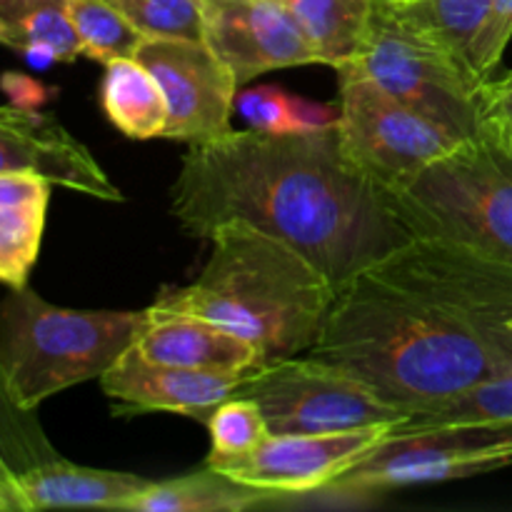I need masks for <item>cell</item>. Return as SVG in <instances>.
<instances>
[{
	"instance_id": "6da1fadb",
	"label": "cell",
	"mask_w": 512,
	"mask_h": 512,
	"mask_svg": "<svg viewBox=\"0 0 512 512\" xmlns=\"http://www.w3.org/2000/svg\"><path fill=\"white\" fill-rule=\"evenodd\" d=\"M510 318L512 265L415 235L338 290L305 355L413 415L512 370Z\"/></svg>"
},
{
	"instance_id": "7a4b0ae2",
	"label": "cell",
	"mask_w": 512,
	"mask_h": 512,
	"mask_svg": "<svg viewBox=\"0 0 512 512\" xmlns=\"http://www.w3.org/2000/svg\"><path fill=\"white\" fill-rule=\"evenodd\" d=\"M170 215L203 240L245 220L313 260L335 290L415 238L390 190L350 158L338 123L313 133L230 130L190 145Z\"/></svg>"
},
{
	"instance_id": "3957f363",
	"label": "cell",
	"mask_w": 512,
	"mask_h": 512,
	"mask_svg": "<svg viewBox=\"0 0 512 512\" xmlns=\"http://www.w3.org/2000/svg\"><path fill=\"white\" fill-rule=\"evenodd\" d=\"M208 240L210 255L198 278L180 288H163L153 308L223 325L253 343L265 365L308 353L338 298L328 275L245 220L218 225Z\"/></svg>"
},
{
	"instance_id": "277c9868",
	"label": "cell",
	"mask_w": 512,
	"mask_h": 512,
	"mask_svg": "<svg viewBox=\"0 0 512 512\" xmlns=\"http://www.w3.org/2000/svg\"><path fill=\"white\" fill-rule=\"evenodd\" d=\"M145 310H73L40 298L30 285L0 300V368L25 413L100 375L135 343Z\"/></svg>"
},
{
	"instance_id": "5b68a950",
	"label": "cell",
	"mask_w": 512,
	"mask_h": 512,
	"mask_svg": "<svg viewBox=\"0 0 512 512\" xmlns=\"http://www.w3.org/2000/svg\"><path fill=\"white\" fill-rule=\"evenodd\" d=\"M390 195L413 235L453 240L512 265V155L498 145L463 140Z\"/></svg>"
},
{
	"instance_id": "8992f818",
	"label": "cell",
	"mask_w": 512,
	"mask_h": 512,
	"mask_svg": "<svg viewBox=\"0 0 512 512\" xmlns=\"http://www.w3.org/2000/svg\"><path fill=\"white\" fill-rule=\"evenodd\" d=\"M350 68L458 138H478L483 80L463 55L413 23L395 0H375L368 35Z\"/></svg>"
},
{
	"instance_id": "52a82bcc",
	"label": "cell",
	"mask_w": 512,
	"mask_h": 512,
	"mask_svg": "<svg viewBox=\"0 0 512 512\" xmlns=\"http://www.w3.org/2000/svg\"><path fill=\"white\" fill-rule=\"evenodd\" d=\"M512 465V423H450L433 428L395 425L330 490L373 493L403 485L448 483Z\"/></svg>"
},
{
	"instance_id": "ba28073f",
	"label": "cell",
	"mask_w": 512,
	"mask_h": 512,
	"mask_svg": "<svg viewBox=\"0 0 512 512\" xmlns=\"http://www.w3.org/2000/svg\"><path fill=\"white\" fill-rule=\"evenodd\" d=\"M238 395L258 403L273 435L338 433L398 425L408 418L363 380L310 355L263 365L245 380Z\"/></svg>"
},
{
	"instance_id": "9c48e42d",
	"label": "cell",
	"mask_w": 512,
	"mask_h": 512,
	"mask_svg": "<svg viewBox=\"0 0 512 512\" xmlns=\"http://www.w3.org/2000/svg\"><path fill=\"white\" fill-rule=\"evenodd\" d=\"M338 133L350 158L388 190L463 143L355 68L340 70Z\"/></svg>"
},
{
	"instance_id": "30bf717a",
	"label": "cell",
	"mask_w": 512,
	"mask_h": 512,
	"mask_svg": "<svg viewBox=\"0 0 512 512\" xmlns=\"http://www.w3.org/2000/svg\"><path fill=\"white\" fill-rule=\"evenodd\" d=\"M135 58L153 73L168 105L163 138L210 143L233 130L238 80L203 43L190 38H145Z\"/></svg>"
},
{
	"instance_id": "8fae6325",
	"label": "cell",
	"mask_w": 512,
	"mask_h": 512,
	"mask_svg": "<svg viewBox=\"0 0 512 512\" xmlns=\"http://www.w3.org/2000/svg\"><path fill=\"white\" fill-rule=\"evenodd\" d=\"M203 43L238 85L270 70L320 63L283 0H203Z\"/></svg>"
},
{
	"instance_id": "7c38bea8",
	"label": "cell",
	"mask_w": 512,
	"mask_h": 512,
	"mask_svg": "<svg viewBox=\"0 0 512 512\" xmlns=\"http://www.w3.org/2000/svg\"><path fill=\"white\" fill-rule=\"evenodd\" d=\"M393 428L395 425H368L338 433H270L248 458L220 473L278 495L315 493L330 488Z\"/></svg>"
},
{
	"instance_id": "4fadbf2b",
	"label": "cell",
	"mask_w": 512,
	"mask_h": 512,
	"mask_svg": "<svg viewBox=\"0 0 512 512\" xmlns=\"http://www.w3.org/2000/svg\"><path fill=\"white\" fill-rule=\"evenodd\" d=\"M0 173H35L105 203L125 200L103 165L58 118L18 103L0 105Z\"/></svg>"
},
{
	"instance_id": "5bb4252c",
	"label": "cell",
	"mask_w": 512,
	"mask_h": 512,
	"mask_svg": "<svg viewBox=\"0 0 512 512\" xmlns=\"http://www.w3.org/2000/svg\"><path fill=\"white\" fill-rule=\"evenodd\" d=\"M253 373H208L148 360L135 343L100 375V388L113 403L115 415L175 413L210 418L220 403L235 398Z\"/></svg>"
},
{
	"instance_id": "9a60e30c",
	"label": "cell",
	"mask_w": 512,
	"mask_h": 512,
	"mask_svg": "<svg viewBox=\"0 0 512 512\" xmlns=\"http://www.w3.org/2000/svg\"><path fill=\"white\" fill-rule=\"evenodd\" d=\"M135 348L155 363L208 373H255L265 365L253 343L223 325L153 305L145 308V323L135 338Z\"/></svg>"
},
{
	"instance_id": "2e32d148",
	"label": "cell",
	"mask_w": 512,
	"mask_h": 512,
	"mask_svg": "<svg viewBox=\"0 0 512 512\" xmlns=\"http://www.w3.org/2000/svg\"><path fill=\"white\" fill-rule=\"evenodd\" d=\"M153 480L120 470L85 468L53 458L15 478L25 512L35 510H123L150 488Z\"/></svg>"
},
{
	"instance_id": "e0dca14e",
	"label": "cell",
	"mask_w": 512,
	"mask_h": 512,
	"mask_svg": "<svg viewBox=\"0 0 512 512\" xmlns=\"http://www.w3.org/2000/svg\"><path fill=\"white\" fill-rule=\"evenodd\" d=\"M48 178L35 173H0V283L28 285L43 245L50 205Z\"/></svg>"
},
{
	"instance_id": "ac0fdd59",
	"label": "cell",
	"mask_w": 512,
	"mask_h": 512,
	"mask_svg": "<svg viewBox=\"0 0 512 512\" xmlns=\"http://www.w3.org/2000/svg\"><path fill=\"white\" fill-rule=\"evenodd\" d=\"M283 495L253 488L205 465L200 473L150 483L128 512H245L273 505Z\"/></svg>"
},
{
	"instance_id": "d6986e66",
	"label": "cell",
	"mask_w": 512,
	"mask_h": 512,
	"mask_svg": "<svg viewBox=\"0 0 512 512\" xmlns=\"http://www.w3.org/2000/svg\"><path fill=\"white\" fill-rule=\"evenodd\" d=\"M100 105L110 123L130 140L163 138L168 105L158 80L135 55L105 63Z\"/></svg>"
},
{
	"instance_id": "ffe728a7",
	"label": "cell",
	"mask_w": 512,
	"mask_h": 512,
	"mask_svg": "<svg viewBox=\"0 0 512 512\" xmlns=\"http://www.w3.org/2000/svg\"><path fill=\"white\" fill-rule=\"evenodd\" d=\"M320 65L340 70L358 58L373 18L375 0H283Z\"/></svg>"
},
{
	"instance_id": "44dd1931",
	"label": "cell",
	"mask_w": 512,
	"mask_h": 512,
	"mask_svg": "<svg viewBox=\"0 0 512 512\" xmlns=\"http://www.w3.org/2000/svg\"><path fill=\"white\" fill-rule=\"evenodd\" d=\"M0 25L3 45L18 53L48 48L58 55L60 63L83 58L68 0H0Z\"/></svg>"
},
{
	"instance_id": "7402d4cb",
	"label": "cell",
	"mask_w": 512,
	"mask_h": 512,
	"mask_svg": "<svg viewBox=\"0 0 512 512\" xmlns=\"http://www.w3.org/2000/svg\"><path fill=\"white\" fill-rule=\"evenodd\" d=\"M68 10L83 58L103 65L115 58H130L145 40V35L108 0H68Z\"/></svg>"
},
{
	"instance_id": "603a6c76",
	"label": "cell",
	"mask_w": 512,
	"mask_h": 512,
	"mask_svg": "<svg viewBox=\"0 0 512 512\" xmlns=\"http://www.w3.org/2000/svg\"><path fill=\"white\" fill-rule=\"evenodd\" d=\"M450 423H512V370L408 415L400 428H433Z\"/></svg>"
},
{
	"instance_id": "cb8c5ba5",
	"label": "cell",
	"mask_w": 512,
	"mask_h": 512,
	"mask_svg": "<svg viewBox=\"0 0 512 512\" xmlns=\"http://www.w3.org/2000/svg\"><path fill=\"white\" fill-rule=\"evenodd\" d=\"M205 425L210 433V453L205 465L215 470H225L248 458L270 435L263 410L243 395H235V398L220 403L205 420Z\"/></svg>"
},
{
	"instance_id": "d4e9b609",
	"label": "cell",
	"mask_w": 512,
	"mask_h": 512,
	"mask_svg": "<svg viewBox=\"0 0 512 512\" xmlns=\"http://www.w3.org/2000/svg\"><path fill=\"white\" fill-rule=\"evenodd\" d=\"M413 23L428 30L470 65V48L488 18L490 0H395ZM475 73V70H473Z\"/></svg>"
},
{
	"instance_id": "484cf974",
	"label": "cell",
	"mask_w": 512,
	"mask_h": 512,
	"mask_svg": "<svg viewBox=\"0 0 512 512\" xmlns=\"http://www.w3.org/2000/svg\"><path fill=\"white\" fill-rule=\"evenodd\" d=\"M0 453L15 473V478L25 470L35 468V465L60 458L40 430L33 413H25L13 403L8 385H5L3 368H0Z\"/></svg>"
},
{
	"instance_id": "4316f807",
	"label": "cell",
	"mask_w": 512,
	"mask_h": 512,
	"mask_svg": "<svg viewBox=\"0 0 512 512\" xmlns=\"http://www.w3.org/2000/svg\"><path fill=\"white\" fill-rule=\"evenodd\" d=\"M145 38L203 40V0H108Z\"/></svg>"
},
{
	"instance_id": "83f0119b",
	"label": "cell",
	"mask_w": 512,
	"mask_h": 512,
	"mask_svg": "<svg viewBox=\"0 0 512 512\" xmlns=\"http://www.w3.org/2000/svg\"><path fill=\"white\" fill-rule=\"evenodd\" d=\"M478 138L512 155V70L503 78H488L478 90Z\"/></svg>"
},
{
	"instance_id": "f1b7e54d",
	"label": "cell",
	"mask_w": 512,
	"mask_h": 512,
	"mask_svg": "<svg viewBox=\"0 0 512 512\" xmlns=\"http://www.w3.org/2000/svg\"><path fill=\"white\" fill-rule=\"evenodd\" d=\"M512 40V0H490L488 18L470 48V68L480 80L493 78Z\"/></svg>"
},
{
	"instance_id": "f546056e",
	"label": "cell",
	"mask_w": 512,
	"mask_h": 512,
	"mask_svg": "<svg viewBox=\"0 0 512 512\" xmlns=\"http://www.w3.org/2000/svg\"><path fill=\"white\" fill-rule=\"evenodd\" d=\"M235 110L263 133H293L290 95L278 85H258L235 95Z\"/></svg>"
},
{
	"instance_id": "4dcf8cb0",
	"label": "cell",
	"mask_w": 512,
	"mask_h": 512,
	"mask_svg": "<svg viewBox=\"0 0 512 512\" xmlns=\"http://www.w3.org/2000/svg\"><path fill=\"white\" fill-rule=\"evenodd\" d=\"M290 120H293V133H313V130L333 128L338 123V108L290 95Z\"/></svg>"
},
{
	"instance_id": "1f68e13d",
	"label": "cell",
	"mask_w": 512,
	"mask_h": 512,
	"mask_svg": "<svg viewBox=\"0 0 512 512\" xmlns=\"http://www.w3.org/2000/svg\"><path fill=\"white\" fill-rule=\"evenodd\" d=\"M0 512H25L15 483H3L0 480Z\"/></svg>"
},
{
	"instance_id": "d6a6232c",
	"label": "cell",
	"mask_w": 512,
	"mask_h": 512,
	"mask_svg": "<svg viewBox=\"0 0 512 512\" xmlns=\"http://www.w3.org/2000/svg\"><path fill=\"white\" fill-rule=\"evenodd\" d=\"M0 480H3V483H15V473L10 470V465L5 463L3 453H0Z\"/></svg>"
},
{
	"instance_id": "836d02e7",
	"label": "cell",
	"mask_w": 512,
	"mask_h": 512,
	"mask_svg": "<svg viewBox=\"0 0 512 512\" xmlns=\"http://www.w3.org/2000/svg\"><path fill=\"white\" fill-rule=\"evenodd\" d=\"M0 43H3V25H0Z\"/></svg>"
},
{
	"instance_id": "e575fe53",
	"label": "cell",
	"mask_w": 512,
	"mask_h": 512,
	"mask_svg": "<svg viewBox=\"0 0 512 512\" xmlns=\"http://www.w3.org/2000/svg\"><path fill=\"white\" fill-rule=\"evenodd\" d=\"M508 325H510V328H512V318H510V320H508Z\"/></svg>"
},
{
	"instance_id": "d590c367",
	"label": "cell",
	"mask_w": 512,
	"mask_h": 512,
	"mask_svg": "<svg viewBox=\"0 0 512 512\" xmlns=\"http://www.w3.org/2000/svg\"><path fill=\"white\" fill-rule=\"evenodd\" d=\"M400 3H405V0H400Z\"/></svg>"
}]
</instances>
